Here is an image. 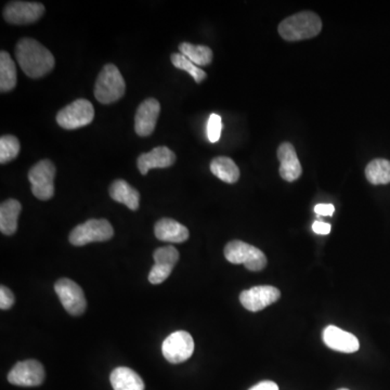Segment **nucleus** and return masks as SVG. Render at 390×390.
I'll return each mask as SVG.
<instances>
[{
	"instance_id": "obj_1",
	"label": "nucleus",
	"mask_w": 390,
	"mask_h": 390,
	"mask_svg": "<svg viewBox=\"0 0 390 390\" xmlns=\"http://www.w3.org/2000/svg\"><path fill=\"white\" fill-rule=\"evenodd\" d=\"M15 58L20 68L31 78H40L54 70V54L36 39H20L15 46Z\"/></svg>"
},
{
	"instance_id": "obj_2",
	"label": "nucleus",
	"mask_w": 390,
	"mask_h": 390,
	"mask_svg": "<svg viewBox=\"0 0 390 390\" xmlns=\"http://www.w3.org/2000/svg\"><path fill=\"white\" fill-rule=\"evenodd\" d=\"M279 34L286 42H299L320 34L322 21L313 11H303L286 17L279 25Z\"/></svg>"
},
{
	"instance_id": "obj_3",
	"label": "nucleus",
	"mask_w": 390,
	"mask_h": 390,
	"mask_svg": "<svg viewBox=\"0 0 390 390\" xmlns=\"http://www.w3.org/2000/svg\"><path fill=\"white\" fill-rule=\"evenodd\" d=\"M126 83L114 64H107L102 68L95 84V97L100 103L110 105L124 97Z\"/></svg>"
},
{
	"instance_id": "obj_4",
	"label": "nucleus",
	"mask_w": 390,
	"mask_h": 390,
	"mask_svg": "<svg viewBox=\"0 0 390 390\" xmlns=\"http://www.w3.org/2000/svg\"><path fill=\"white\" fill-rule=\"evenodd\" d=\"M225 257L231 264H244L250 271H262L267 266L266 255L243 241H231L225 245Z\"/></svg>"
},
{
	"instance_id": "obj_5",
	"label": "nucleus",
	"mask_w": 390,
	"mask_h": 390,
	"mask_svg": "<svg viewBox=\"0 0 390 390\" xmlns=\"http://www.w3.org/2000/svg\"><path fill=\"white\" fill-rule=\"evenodd\" d=\"M114 235V229L107 219H89L78 225L70 232V243L74 246H84L93 242H105Z\"/></svg>"
},
{
	"instance_id": "obj_6",
	"label": "nucleus",
	"mask_w": 390,
	"mask_h": 390,
	"mask_svg": "<svg viewBox=\"0 0 390 390\" xmlns=\"http://www.w3.org/2000/svg\"><path fill=\"white\" fill-rule=\"evenodd\" d=\"M57 170L50 160H39L29 172L34 197L40 201H48L54 195V178Z\"/></svg>"
},
{
	"instance_id": "obj_7",
	"label": "nucleus",
	"mask_w": 390,
	"mask_h": 390,
	"mask_svg": "<svg viewBox=\"0 0 390 390\" xmlns=\"http://www.w3.org/2000/svg\"><path fill=\"white\" fill-rule=\"evenodd\" d=\"M95 109L89 100L77 99L59 111L57 123L64 129H77L87 126L93 121Z\"/></svg>"
},
{
	"instance_id": "obj_8",
	"label": "nucleus",
	"mask_w": 390,
	"mask_h": 390,
	"mask_svg": "<svg viewBox=\"0 0 390 390\" xmlns=\"http://www.w3.org/2000/svg\"><path fill=\"white\" fill-rule=\"evenodd\" d=\"M54 291L64 309L70 315H83L87 308L85 294L76 282L70 279H60L54 284Z\"/></svg>"
},
{
	"instance_id": "obj_9",
	"label": "nucleus",
	"mask_w": 390,
	"mask_h": 390,
	"mask_svg": "<svg viewBox=\"0 0 390 390\" xmlns=\"http://www.w3.org/2000/svg\"><path fill=\"white\" fill-rule=\"evenodd\" d=\"M194 352V340L191 335L184 331L172 333L164 340L162 352L170 363L178 364L187 361Z\"/></svg>"
},
{
	"instance_id": "obj_10",
	"label": "nucleus",
	"mask_w": 390,
	"mask_h": 390,
	"mask_svg": "<svg viewBox=\"0 0 390 390\" xmlns=\"http://www.w3.org/2000/svg\"><path fill=\"white\" fill-rule=\"evenodd\" d=\"M44 13L45 7L43 3L11 1L3 9V19L10 24H32L37 22Z\"/></svg>"
},
{
	"instance_id": "obj_11",
	"label": "nucleus",
	"mask_w": 390,
	"mask_h": 390,
	"mask_svg": "<svg viewBox=\"0 0 390 390\" xmlns=\"http://www.w3.org/2000/svg\"><path fill=\"white\" fill-rule=\"evenodd\" d=\"M45 380L44 366L36 360L17 362L8 374L10 384L21 387H36Z\"/></svg>"
},
{
	"instance_id": "obj_12",
	"label": "nucleus",
	"mask_w": 390,
	"mask_h": 390,
	"mask_svg": "<svg viewBox=\"0 0 390 390\" xmlns=\"http://www.w3.org/2000/svg\"><path fill=\"white\" fill-rule=\"evenodd\" d=\"M280 297L281 293L274 286H255L241 293L240 301L245 309L252 313H257L268 306L276 303Z\"/></svg>"
},
{
	"instance_id": "obj_13",
	"label": "nucleus",
	"mask_w": 390,
	"mask_h": 390,
	"mask_svg": "<svg viewBox=\"0 0 390 390\" xmlns=\"http://www.w3.org/2000/svg\"><path fill=\"white\" fill-rule=\"evenodd\" d=\"M153 257L154 266L149 274V281L152 284H160L172 273L179 260V252L174 246H163L154 252Z\"/></svg>"
},
{
	"instance_id": "obj_14",
	"label": "nucleus",
	"mask_w": 390,
	"mask_h": 390,
	"mask_svg": "<svg viewBox=\"0 0 390 390\" xmlns=\"http://www.w3.org/2000/svg\"><path fill=\"white\" fill-rule=\"evenodd\" d=\"M160 113V105L154 98H149L139 105L135 115V131L140 137L152 135Z\"/></svg>"
},
{
	"instance_id": "obj_15",
	"label": "nucleus",
	"mask_w": 390,
	"mask_h": 390,
	"mask_svg": "<svg viewBox=\"0 0 390 390\" xmlns=\"http://www.w3.org/2000/svg\"><path fill=\"white\" fill-rule=\"evenodd\" d=\"M176 154L167 147H156L151 152L143 153L137 160L139 172L143 176L153 168H167L174 165Z\"/></svg>"
},
{
	"instance_id": "obj_16",
	"label": "nucleus",
	"mask_w": 390,
	"mask_h": 390,
	"mask_svg": "<svg viewBox=\"0 0 390 390\" xmlns=\"http://www.w3.org/2000/svg\"><path fill=\"white\" fill-rule=\"evenodd\" d=\"M323 342L329 348L336 352L352 354L358 350L360 344L358 338L352 333L340 330V327L330 325L323 331Z\"/></svg>"
},
{
	"instance_id": "obj_17",
	"label": "nucleus",
	"mask_w": 390,
	"mask_h": 390,
	"mask_svg": "<svg viewBox=\"0 0 390 390\" xmlns=\"http://www.w3.org/2000/svg\"><path fill=\"white\" fill-rule=\"evenodd\" d=\"M278 158L280 160V174L285 181L293 182L299 179L303 174L301 162L293 144L283 142L278 149Z\"/></svg>"
},
{
	"instance_id": "obj_18",
	"label": "nucleus",
	"mask_w": 390,
	"mask_h": 390,
	"mask_svg": "<svg viewBox=\"0 0 390 390\" xmlns=\"http://www.w3.org/2000/svg\"><path fill=\"white\" fill-rule=\"evenodd\" d=\"M154 234L163 242L183 243L189 239V230L178 221L162 218L156 223Z\"/></svg>"
},
{
	"instance_id": "obj_19",
	"label": "nucleus",
	"mask_w": 390,
	"mask_h": 390,
	"mask_svg": "<svg viewBox=\"0 0 390 390\" xmlns=\"http://www.w3.org/2000/svg\"><path fill=\"white\" fill-rule=\"evenodd\" d=\"M110 197L119 203L124 204L131 211H137L140 204V193L123 179L115 180L109 189Z\"/></svg>"
},
{
	"instance_id": "obj_20",
	"label": "nucleus",
	"mask_w": 390,
	"mask_h": 390,
	"mask_svg": "<svg viewBox=\"0 0 390 390\" xmlns=\"http://www.w3.org/2000/svg\"><path fill=\"white\" fill-rule=\"evenodd\" d=\"M22 205L15 199H9L0 205V231L6 235H13L17 230V219Z\"/></svg>"
},
{
	"instance_id": "obj_21",
	"label": "nucleus",
	"mask_w": 390,
	"mask_h": 390,
	"mask_svg": "<svg viewBox=\"0 0 390 390\" xmlns=\"http://www.w3.org/2000/svg\"><path fill=\"white\" fill-rule=\"evenodd\" d=\"M112 387L114 390H144L142 378L129 368H117L110 376Z\"/></svg>"
},
{
	"instance_id": "obj_22",
	"label": "nucleus",
	"mask_w": 390,
	"mask_h": 390,
	"mask_svg": "<svg viewBox=\"0 0 390 390\" xmlns=\"http://www.w3.org/2000/svg\"><path fill=\"white\" fill-rule=\"evenodd\" d=\"M211 172L217 178L227 182V183H235L240 178V170L235 164L232 158L227 156H218L213 158L211 162Z\"/></svg>"
},
{
	"instance_id": "obj_23",
	"label": "nucleus",
	"mask_w": 390,
	"mask_h": 390,
	"mask_svg": "<svg viewBox=\"0 0 390 390\" xmlns=\"http://www.w3.org/2000/svg\"><path fill=\"white\" fill-rule=\"evenodd\" d=\"M17 86V68L7 51L0 52V91L8 92Z\"/></svg>"
},
{
	"instance_id": "obj_24",
	"label": "nucleus",
	"mask_w": 390,
	"mask_h": 390,
	"mask_svg": "<svg viewBox=\"0 0 390 390\" xmlns=\"http://www.w3.org/2000/svg\"><path fill=\"white\" fill-rule=\"evenodd\" d=\"M180 54L187 57L195 66H207L211 63L213 54L209 47L203 45H193L190 43H181L179 45Z\"/></svg>"
},
{
	"instance_id": "obj_25",
	"label": "nucleus",
	"mask_w": 390,
	"mask_h": 390,
	"mask_svg": "<svg viewBox=\"0 0 390 390\" xmlns=\"http://www.w3.org/2000/svg\"><path fill=\"white\" fill-rule=\"evenodd\" d=\"M366 177L374 186L390 182V162L384 158H376L368 163L366 168Z\"/></svg>"
},
{
	"instance_id": "obj_26",
	"label": "nucleus",
	"mask_w": 390,
	"mask_h": 390,
	"mask_svg": "<svg viewBox=\"0 0 390 390\" xmlns=\"http://www.w3.org/2000/svg\"><path fill=\"white\" fill-rule=\"evenodd\" d=\"M170 60H172V63L174 64V68L186 70L197 84H201L204 80H207V74L180 52L179 54H172Z\"/></svg>"
},
{
	"instance_id": "obj_27",
	"label": "nucleus",
	"mask_w": 390,
	"mask_h": 390,
	"mask_svg": "<svg viewBox=\"0 0 390 390\" xmlns=\"http://www.w3.org/2000/svg\"><path fill=\"white\" fill-rule=\"evenodd\" d=\"M20 141L13 135H5L0 138V163L7 164L19 156Z\"/></svg>"
},
{
	"instance_id": "obj_28",
	"label": "nucleus",
	"mask_w": 390,
	"mask_h": 390,
	"mask_svg": "<svg viewBox=\"0 0 390 390\" xmlns=\"http://www.w3.org/2000/svg\"><path fill=\"white\" fill-rule=\"evenodd\" d=\"M207 138L211 143L219 141L223 131V119L218 114H211L207 121Z\"/></svg>"
},
{
	"instance_id": "obj_29",
	"label": "nucleus",
	"mask_w": 390,
	"mask_h": 390,
	"mask_svg": "<svg viewBox=\"0 0 390 390\" xmlns=\"http://www.w3.org/2000/svg\"><path fill=\"white\" fill-rule=\"evenodd\" d=\"M15 305V295L8 289L7 286L0 287V308L1 310H8Z\"/></svg>"
},
{
	"instance_id": "obj_30",
	"label": "nucleus",
	"mask_w": 390,
	"mask_h": 390,
	"mask_svg": "<svg viewBox=\"0 0 390 390\" xmlns=\"http://www.w3.org/2000/svg\"><path fill=\"white\" fill-rule=\"evenodd\" d=\"M315 211L320 216H333L335 211L334 205L332 204H317L315 207Z\"/></svg>"
},
{
	"instance_id": "obj_31",
	"label": "nucleus",
	"mask_w": 390,
	"mask_h": 390,
	"mask_svg": "<svg viewBox=\"0 0 390 390\" xmlns=\"http://www.w3.org/2000/svg\"><path fill=\"white\" fill-rule=\"evenodd\" d=\"M313 230L317 234H329L331 232V225L330 223H323V221H315L313 225Z\"/></svg>"
},
{
	"instance_id": "obj_32",
	"label": "nucleus",
	"mask_w": 390,
	"mask_h": 390,
	"mask_svg": "<svg viewBox=\"0 0 390 390\" xmlns=\"http://www.w3.org/2000/svg\"><path fill=\"white\" fill-rule=\"evenodd\" d=\"M250 390H279V386L276 385L274 382L264 381L260 382V384L255 385Z\"/></svg>"
},
{
	"instance_id": "obj_33",
	"label": "nucleus",
	"mask_w": 390,
	"mask_h": 390,
	"mask_svg": "<svg viewBox=\"0 0 390 390\" xmlns=\"http://www.w3.org/2000/svg\"><path fill=\"white\" fill-rule=\"evenodd\" d=\"M338 390H349V389H346V388H342V389H338Z\"/></svg>"
}]
</instances>
